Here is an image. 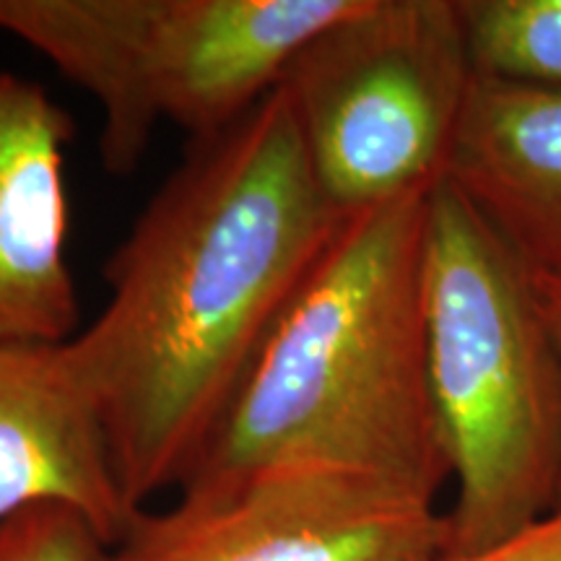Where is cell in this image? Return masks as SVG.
<instances>
[{
    "instance_id": "cell-1",
    "label": "cell",
    "mask_w": 561,
    "mask_h": 561,
    "mask_svg": "<svg viewBox=\"0 0 561 561\" xmlns=\"http://www.w3.org/2000/svg\"><path fill=\"white\" fill-rule=\"evenodd\" d=\"M343 216L284 91L195 140L107 265L102 312L68 341L136 512L180 489Z\"/></svg>"
},
{
    "instance_id": "cell-2",
    "label": "cell",
    "mask_w": 561,
    "mask_h": 561,
    "mask_svg": "<svg viewBox=\"0 0 561 561\" xmlns=\"http://www.w3.org/2000/svg\"><path fill=\"white\" fill-rule=\"evenodd\" d=\"M432 187L343 216L182 486L320 466L437 502L453 468L426 367Z\"/></svg>"
},
{
    "instance_id": "cell-3",
    "label": "cell",
    "mask_w": 561,
    "mask_h": 561,
    "mask_svg": "<svg viewBox=\"0 0 561 561\" xmlns=\"http://www.w3.org/2000/svg\"><path fill=\"white\" fill-rule=\"evenodd\" d=\"M426 367L455 479L442 557L515 536L559 507L561 351L533 273L450 180L430 193Z\"/></svg>"
},
{
    "instance_id": "cell-4",
    "label": "cell",
    "mask_w": 561,
    "mask_h": 561,
    "mask_svg": "<svg viewBox=\"0 0 561 561\" xmlns=\"http://www.w3.org/2000/svg\"><path fill=\"white\" fill-rule=\"evenodd\" d=\"M356 0H0V34L47 58L102 112L100 153L125 178L153 130L219 136L278 89Z\"/></svg>"
},
{
    "instance_id": "cell-5",
    "label": "cell",
    "mask_w": 561,
    "mask_h": 561,
    "mask_svg": "<svg viewBox=\"0 0 561 561\" xmlns=\"http://www.w3.org/2000/svg\"><path fill=\"white\" fill-rule=\"evenodd\" d=\"M473 76L458 0H356L278 89L314 182L351 216L445 178Z\"/></svg>"
},
{
    "instance_id": "cell-6",
    "label": "cell",
    "mask_w": 561,
    "mask_h": 561,
    "mask_svg": "<svg viewBox=\"0 0 561 561\" xmlns=\"http://www.w3.org/2000/svg\"><path fill=\"white\" fill-rule=\"evenodd\" d=\"M437 502L369 476L268 466L140 510L110 561H437Z\"/></svg>"
},
{
    "instance_id": "cell-7",
    "label": "cell",
    "mask_w": 561,
    "mask_h": 561,
    "mask_svg": "<svg viewBox=\"0 0 561 561\" xmlns=\"http://www.w3.org/2000/svg\"><path fill=\"white\" fill-rule=\"evenodd\" d=\"M73 121L37 81L0 70V341L79 333L68 265L66 151Z\"/></svg>"
},
{
    "instance_id": "cell-8",
    "label": "cell",
    "mask_w": 561,
    "mask_h": 561,
    "mask_svg": "<svg viewBox=\"0 0 561 561\" xmlns=\"http://www.w3.org/2000/svg\"><path fill=\"white\" fill-rule=\"evenodd\" d=\"M39 504L79 510L110 546L136 517L68 341H0V523Z\"/></svg>"
},
{
    "instance_id": "cell-9",
    "label": "cell",
    "mask_w": 561,
    "mask_h": 561,
    "mask_svg": "<svg viewBox=\"0 0 561 561\" xmlns=\"http://www.w3.org/2000/svg\"><path fill=\"white\" fill-rule=\"evenodd\" d=\"M445 178L525 268L561 278V89L476 73Z\"/></svg>"
},
{
    "instance_id": "cell-10",
    "label": "cell",
    "mask_w": 561,
    "mask_h": 561,
    "mask_svg": "<svg viewBox=\"0 0 561 561\" xmlns=\"http://www.w3.org/2000/svg\"><path fill=\"white\" fill-rule=\"evenodd\" d=\"M473 70L561 89V0H458Z\"/></svg>"
},
{
    "instance_id": "cell-11",
    "label": "cell",
    "mask_w": 561,
    "mask_h": 561,
    "mask_svg": "<svg viewBox=\"0 0 561 561\" xmlns=\"http://www.w3.org/2000/svg\"><path fill=\"white\" fill-rule=\"evenodd\" d=\"M112 546L79 510L39 504L0 523V561H110Z\"/></svg>"
},
{
    "instance_id": "cell-12",
    "label": "cell",
    "mask_w": 561,
    "mask_h": 561,
    "mask_svg": "<svg viewBox=\"0 0 561 561\" xmlns=\"http://www.w3.org/2000/svg\"><path fill=\"white\" fill-rule=\"evenodd\" d=\"M437 561H561V507L491 549Z\"/></svg>"
},
{
    "instance_id": "cell-13",
    "label": "cell",
    "mask_w": 561,
    "mask_h": 561,
    "mask_svg": "<svg viewBox=\"0 0 561 561\" xmlns=\"http://www.w3.org/2000/svg\"><path fill=\"white\" fill-rule=\"evenodd\" d=\"M533 289H536L538 310H541L546 325L561 351V278L538 276L533 273ZM559 507H561V486H559Z\"/></svg>"
}]
</instances>
